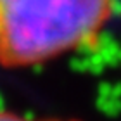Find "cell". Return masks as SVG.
I'll return each mask as SVG.
<instances>
[{
  "label": "cell",
  "instance_id": "cell-1",
  "mask_svg": "<svg viewBox=\"0 0 121 121\" xmlns=\"http://www.w3.org/2000/svg\"><path fill=\"white\" fill-rule=\"evenodd\" d=\"M116 0H0V64L28 68L95 45Z\"/></svg>",
  "mask_w": 121,
  "mask_h": 121
},
{
  "label": "cell",
  "instance_id": "cell-2",
  "mask_svg": "<svg viewBox=\"0 0 121 121\" xmlns=\"http://www.w3.org/2000/svg\"><path fill=\"white\" fill-rule=\"evenodd\" d=\"M0 121H83L80 118H57V116H24V114L0 109Z\"/></svg>",
  "mask_w": 121,
  "mask_h": 121
}]
</instances>
